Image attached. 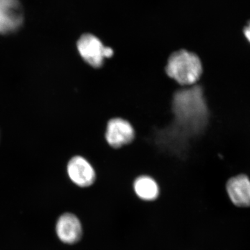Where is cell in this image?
<instances>
[{
	"mask_svg": "<svg viewBox=\"0 0 250 250\" xmlns=\"http://www.w3.org/2000/svg\"><path fill=\"white\" fill-rule=\"evenodd\" d=\"M172 110L174 125L188 139L197 142L205 134L210 113L207 94L200 82L176 90Z\"/></svg>",
	"mask_w": 250,
	"mask_h": 250,
	"instance_id": "obj_1",
	"label": "cell"
},
{
	"mask_svg": "<svg viewBox=\"0 0 250 250\" xmlns=\"http://www.w3.org/2000/svg\"><path fill=\"white\" fill-rule=\"evenodd\" d=\"M166 72L180 86H191L200 82L205 67L198 54L182 48L174 51L169 56Z\"/></svg>",
	"mask_w": 250,
	"mask_h": 250,
	"instance_id": "obj_2",
	"label": "cell"
},
{
	"mask_svg": "<svg viewBox=\"0 0 250 250\" xmlns=\"http://www.w3.org/2000/svg\"><path fill=\"white\" fill-rule=\"evenodd\" d=\"M79 56L85 63L93 68L103 66L106 61V47L96 36L86 33L82 34L77 42Z\"/></svg>",
	"mask_w": 250,
	"mask_h": 250,
	"instance_id": "obj_3",
	"label": "cell"
},
{
	"mask_svg": "<svg viewBox=\"0 0 250 250\" xmlns=\"http://www.w3.org/2000/svg\"><path fill=\"white\" fill-rule=\"evenodd\" d=\"M24 13L19 0H0V34H14L22 27Z\"/></svg>",
	"mask_w": 250,
	"mask_h": 250,
	"instance_id": "obj_4",
	"label": "cell"
},
{
	"mask_svg": "<svg viewBox=\"0 0 250 250\" xmlns=\"http://www.w3.org/2000/svg\"><path fill=\"white\" fill-rule=\"evenodd\" d=\"M66 172L70 181L78 187H90L96 181L95 168L89 161L82 156H74L69 159Z\"/></svg>",
	"mask_w": 250,
	"mask_h": 250,
	"instance_id": "obj_5",
	"label": "cell"
},
{
	"mask_svg": "<svg viewBox=\"0 0 250 250\" xmlns=\"http://www.w3.org/2000/svg\"><path fill=\"white\" fill-rule=\"evenodd\" d=\"M105 139L111 147L119 149L134 141V127L129 121L123 118H112L106 125Z\"/></svg>",
	"mask_w": 250,
	"mask_h": 250,
	"instance_id": "obj_6",
	"label": "cell"
},
{
	"mask_svg": "<svg viewBox=\"0 0 250 250\" xmlns=\"http://www.w3.org/2000/svg\"><path fill=\"white\" fill-rule=\"evenodd\" d=\"M226 190L233 205L250 207V178L246 174H238L229 179Z\"/></svg>",
	"mask_w": 250,
	"mask_h": 250,
	"instance_id": "obj_7",
	"label": "cell"
},
{
	"mask_svg": "<svg viewBox=\"0 0 250 250\" xmlns=\"http://www.w3.org/2000/svg\"><path fill=\"white\" fill-rule=\"evenodd\" d=\"M56 231L62 243L74 244L82 238V227L76 215L66 213L59 217L56 225Z\"/></svg>",
	"mask_w": 250,
	"mask_h": 250,
	"instance_id": "obj_8",
	"label": "cell"
},
{
	"mask_svg": "<svg viewBox=\"0 0 250 250\" xmlns=\"http://www.w3.org/2000/svg\"><path fill=\"white\" fill-rule=\"evenodd\" d=\"M133 188L136 195L145 201H153L160 193L159 184L150 176H139L135 179Z\"/></svg>",
	"mask_w": 250,
	"mask_h": 250,
	"instance_id": "obj_9",
	"label": "cell"
},
{
	"mask_svg": "<svg viewBox=\"0 0 250 250\" xmlns=\"http://www.w3.org/2000/svg\"><path fill=\"white\" fill-rule=\"evenodd\" d=\"M243 34H244L245 37L246 38L247 40L250 43V21L247 23L243 29Z\"/></svg>",
	"mask_w": 250,
	"mask_h": 250,
	"instance_id": "obj_10",
	"label": "cell"
}]
</instances>
